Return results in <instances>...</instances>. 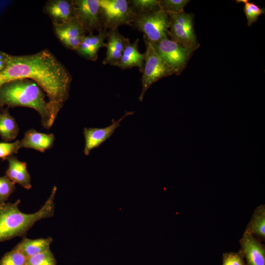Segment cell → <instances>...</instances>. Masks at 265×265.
I'll return each instance as SVG.
<instances>
[{
	"instance_id": "obj_17",
	"label": "cell",
	"mask_w": 265,
	"mask_h": 265,
	"mask_svg": "<svg viewBox=\"0 0 265 265\" xmlns=\"http://www.w3.org/2000/svg\"><path fill=\"white\" fill-rule=\"evenodd\" d=\"M6 159L9 165L6 175L14 183L19 184L26 189H30V176L27 170L26 163L20 161L13 155Z\"/></svg>"
},
{
	"instance_id": "obj_11",
	"label": "cell",
	"mask_w": 265,
	"mask_h": 265,
	"mask_svg": "<svg viewBox=\"0 0 265 265\" xmlns=\"http://www.w3.org/2000/svg\"><path fill=\"white\" fill-rule=\"evenodd\" d=\"M44 11L51 19L53 26L63 25L76 18L73 0H48L44 6Z\"/></svg>"
},
{
	"instance_id": "obj_30",
	"label": "cell",
	"mask_w": 265,
	"mask_h": 265,
	"mask_svg": "<svg viewBox=\"0 0 265 265\" xmlns=\"http://www.w3.org/2000/svg\"><path fill=\"white\" fill-rule=\"evenodd\" d=\"M9 54L0 51V71L6 67Z\"/></svg>"
},
{
	"instance_id": "obj_9",
	"label": "cell",
	"mask_w": 265,
	"mask_h": 265,
	"mask_svg": "<svg viewBox=\"0 0 265 265\" xmlns=\"http://www.w3.org/2000/svg\"><path fill=\"white\" fill-rule=\"evenodd\" d=\"M76 19L85 32L93 34L104 30L99 0H73Z\"/></svg>"
},
{
	"instance_id": "obj_27",
	"label": "cell",
	"mask_w": 265,
	"mask_h": 265,
	"mask_svg": "<svg viewBox=\"0 0 265 265\" xmlns=\"http://www.w3.org/2000/svg\"><path fill=\"white\" fill-rule=\"evenodd\" d=\"M15 189V183L6 176L0 177V204L5 203Z\"/></svg>"
},
{
	"instance_id": "obj_12",
	"label": "cell",
	"mask_w": 265,
	"mask_h": 265,
	"mask_svg": "<svg viewBox=\"0 0 265 265\" xmlns=\"http://www.w3.org/2000/svg\"><path fill=\"white\" fill-rule=\"evenodd\" d=\"M261 242L244 232L239 243L245 265H265V245Z\"/></svg>"
},
{
	"instance_id": "obj_22",
	"label": "cell",
	"mask_w": 265,
	"mask_h": 265,
	"mask_svg": "<svg viewBox=\"0 0 265 265\" xmlns=\"http://www.w3.org/2000/svg\"><path fill=\"white\" fill-rule=\"evenodd\" d=\"M129 2L134 14L160 10L159 0H129Z\"/></svg>"
},
{
	"instance_id": "obj_19",
	"label": "cell",
	"mask_w": 265,
	"mask_h": 265,
	"mask_svg": "<svg viewBox=\"0 0 265 265\" xmlns=\"http://www.w3.org/2000/svg\"><path fill=\"white\" fill-rule=\"evenodd\" d=\"M53 241V238L51 237L33 239L25 238L12 250L20 252L27 258L50 248Z\"/></svg>"
},
{
	"instance_id": "obj_13",
	"label": "cell",
	"mask_w": 265,
	"mask_h": 265,
	"mask_svg": "<svg viewBox=\"0 0 265 265\" xmlns=\"http://www.w3.org/2000/svg\"><path fill=\"white\" fill-rule=\"evenodd\" d=\"M60 41L68 49L76 51L86 32L76 19L60 26H53Z\"/></svg>"
},
{
	"instance_id": "obj_15",
	"label": "cell",
	"mask_w": 265,
	"mask_h": 265,
	"mask_svg": "<svg viewBox=\"0 0 265 265\" xmlns=\"http://www.w3.org/2000/svg\"><path fill=\"white\" fill-rule=\"evenodd\" d=\"M108 31L103 30L97 35L88 34L82 39L78 48L76 51L80 56L87 60L95 61L98 59L99 49L105 47V39L107 38Z\"/></svg>"
},
{
	"instance_id": "obj_5",
	"label": "cell",
	"mask_w": 265,
	"mask_h": 265,
	"mask_svg": "<svg viewBox=\"0 0 265 265\" xmlns=\"http://www.w3.org/2000/svg\"><path fill=\"white\" fill-rule=\"evenodd\" d=\"M168 36L172 41L193 52L200 46L194 29V15L182 11L169 14Z\"/></svg>"
},
{
	"instance_id": "obj_16",
	"label": "cell",
	"mask_w": 265,
	"mask_h": 265,
	"mask_svg": "<svg viewBox=\"0 0 265 265\" xmlns=\"http://www.w3.org/2000/svg\"><path fill=\"white\" fill-rule=\"evenodd\" d=\"M54 136L30 129L25 133L24 137L20 140L21 148L34 149L41 152L50 149L53 145Z\"/></svg>"
},
{
	"instance_id": "obj_23",
	"label": "cell",
	"mask_w": 265,
	"mask_h": 265,
	"mask_svg": "<svg viewBox=\"0 0 265 265\" xmlns=\"http://www.w3.org/2000/svg\"><path fill=\"white\" fill-rule=\"evenodd\" d=\"M236 2L244 3L243 11L249 26L256 22L260 15L265 14V8L259 7L253 2H249L247 0H238Z\"/></svg>"
},
{
	"instance_id": "obj_29",
	"label": "cell",
	"mask_w": 265,
	"mask_h": 265,
	"mask_svg": "<svg viewBox=\"0 0 265 265\" xmlns=\"http://www.w3.org/2000/svg\"><path fill=\"white\" fill-rule=\"evenodd\" d=\"M222 265H245L244 257L239 250L223 254Z\"/></svg>"
},
{
	"instance_id": "obj_18",
	"label": "cell",
	"mask_w": 265,
	"mask_h": 265,
	"mask_svg": "<svg viewBox=\"0 0 265 265\" xmlns=\"http://www.w3.org/2000/svg\"><path fill=\"white\" fill-rule=\"evenodd\" d=\"M139 39L134 42H130L125 47L122 57L117 66L121 69L137 67L140 73L143 72L145 53L139 52L138 43Z\"/></svg>"
},
{
	"instance_id": "obj_3",
	"label": "cell",
	"mask_w": 265,
	"mask_h": 265,
	"mask_svg": "<svg viewBox=\"0 0 265 265\" xmlns=\"http://www.w3.org/2000/svg\"><path fill=\"white\" fill-rule=\"evenodd\" d=\"M56 190V186H54L44 205L33 213L21 212L18 207L20 200L13 203L0 204V242L16 237H23L36 222L53 216Z\"/></svg>"
},
{
	"instance_id": "obj_28",
	"label": "cell",
	"mask_w": 265,
	"mask_h": 265,
	"mask_svg": "<svg viewBox=\"0 0 265 265\" xmlns=\"http://www.w3.org/2000/svg\"><path fill=\"white\" fill-rule=\"evenodd\" d=\"M21 148L20 140H16L12 143L0 142V158L6 159L8 157L14 154H17Z\"/></svg>"
},
{
	"instance_id": "obj_21",
	"label": "cell",
	"mask_w": 265,
	"mask_h": 265,
	"mask_svg": "<svg viewBox=\"0 0 265 265\" xmlns=\"http://www.w3.org/2000/svg\"><path fill=\"white\" fill-rule=\"evenodd\" d=\"M8 108L0 112V136L6 142L15 139L19 132V126Z\"/></svg>"
},
{
	"instance_id": "obj_10",
	"label": "cell",
	"mask_w": 265,
	"mask_h": 265,
	"mask_svg": "<svg viewBox=\"0 0 265 265\" xmlns=\"http://www.w3.org/2000/svg\"><path fill=\"white\" fill-rule=\"evenodd\" d=\"M133 114V112L126 111L122 117L116 121L112 119L111 124L104 128H84L83 132L85 140L84 155L88 156L91 151L99 147L110 138L120 126L121 122L127 116Z\"/></svg>"
},
{
	"instance_id": "obj_2",
	"label": "cell",
	"mask_w": 265,
	"mask_h": 265,
	"mask_svg": "<svg viewBox=\"0 0 265 265\" xmlns=\"http://www.w3.org/2000/svg\"><path fill=\"white\" fill-rule=\"evenodd\" d=\"M43 89L34 80L17 79L0 86V108L25 106L39 113L42 126L49 129L53 125L59 110L49 101Z\"/></svg>"
},
{
	"instance_id": "obj_7",
	"label": "cell",
	"mask_w": 265,
	"mask_h": 265,
	"mask_svg": "<svg viewBox=\"0 0 265 265\" xmlns=\"http://www.w3.org/2000/svg\"><path fill=\"white\" fill-rule=\"evenodd\" d=\"M145 57L141 77L142 90L139 100L142 102L149 87L159 80L175 74L174 70L160 57L152 45L144 39Z\"/></svg>"
},
{
	"instance_id": "obj_14",
	"label": "cell",
	"mask_w": 265,
	"mask_h": 265,
	"mask_svg": "<svg viewBox=\"0 0 265 265\" xmlns=\"http://www.w3.org/2000/svg\"><path fill=\"white\" fill-rule=\"evenodd\" d=\"M106 39V54L103 64L117 66L125 47L130 42V39L120 34L118 28L108 30Z\"/></svg>"
},
{
	"instance_id": "obj_25",
	"label": "cell",
	"mask_w": 265,
	"mask_h": 265,
	"mask_svg": "<svg viewBox=\"0 0 265 265\" xmlns=\"http://www.w3.org/2000/svg\"><path fill=\"white\" fill-rule=\"evenodd\" d=\"M160 10L168 14H177L184 11V9L190 0H159Z\"/></svg>"
},
{
	"instance_id": "obj_24",
	"label": "cell",
	"mask_w": 265,
	"mask_h": 265,
	"mask_svg": "<svg viewBox=\"0 0 265 265\" xmlns=\"http://www.w3.org/2000/svg\"><path fill=\"white\" fill-rule=\"evenodd\" d=\"M26 265H56V260L50 248L26 258Z\"/></svg>"
},
{
	"instance_id": "obj_1",
	"label": "cell",
	"mask_w": 265,
	"mask_h": 265,
	"mask_svg": "<svg viewBox=\"0 0 265 265\" xmlns=\"http://www.w3.org/2000/svg\"><path fill=\"white\" fill-rule=\"evenodd\" d=\"M21 79L36 81L59 111L69 98L72 77L47 49L29 55L9 54L6 67L0 71V86Z\"/></svg>"
},
{
	"instance_id": "obj_8",
	"label": "cell",
	"mask_w": 265,
	"mask_h": 265,
	"mask_svg": "<svg viewBox=\"0 0 265 265\" xmlns=\"http://www.w3.org/2000/svg\"><path fill=\"white\" fill-rule=\"evenodd\" d=\"M151 44L162 60L174 70L176 75H179L186 68L193 53L169 38Z\"/></svg>"
},
{
	"instance_id": "obj_20",
	"label": "cell",
	"mask_w": 265,
	"mask_h": 265,
	"mask_svg": "<svg viewBox=\"0 0 265 265\" xmlns=\"http://www.w3.org/2000/svg\"><path fill=\"white\" fill-rule=\"evenodd\" d=\"M245 232L261 241L265 239V205L262 204L255 210Z\"/></svg>"
},
{
	"instance_id": "obj_6",
	"label": "cell",
	"mask_w": 265,
	"mask_h": 265,
	"mask_svg": "<svg viewBox=\"0 0 265 265\" xmlns=\"http://www.w3.org/2000/svg\"><path fill=\"white\" fill-rule=\"evenodd\" d=\"M103 29L109 30L127 25L132 26L134 13L128 0H99Z\"/></svg>"
},
{
	"instance_id": "obj_26",
	"label": "cell",
	"mask_w": 265,
	"mask_h": 265,
	"mask_svg": "<svg viewBox=\"0 0 265 265\" xmlns=\"http://www.w3.org/2000/svg\"><path fill=\"white\" fill-rule=\"evenodd\" d=\"M0 265H26V258L20 252L12 250L1 258Z\"/></svg>"
},
{
	"instance_id": "obj_4",
	"label": "cell",
	"mask_w": 265,
	"mask_h": 265,
	"mask_svg": "<svg viewBox=\"0 0 265 265\" xmlns=\"http://www.w3.org/2000/svg\"><path fill=\"white\" fill-rule=\"evenodd\" d=\"M169 14L161 11L135 14L132 26L143 33V39L153 43L169 38Z\"/></svg>"
}]
</instances>
